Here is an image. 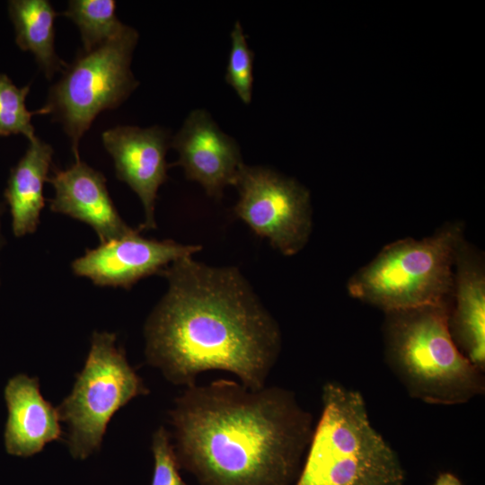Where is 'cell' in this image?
<instances>
[{
	"label": "cell",
	"mask_w": 485,
	"mask_h": 485,
	"mask_svg": "<svg viewBox=\"0 0 485 485\" xmlns=\"http://www.w3.org/2000/svg\"><path fill=\"white\" fill-rule=\"evenodd\" d=\"M170 419L179 467L198 485H294L314 427L292 391L225 379L186 387Z\"/></svg>",
	"instance_id": "7a4b0ae2"
},
{
	"label": "cell",
	"mask_w": 485,
	"mask_h": 485,
	"mask_svg": "<svg viewBox=\"0 0 485 485\" xmlns=\"http://www.w3.org/2000/svg\"><path fill=\"white\" fill-rule=\"evenodd\" d=\"M433 485H463V481L453 472H440Z\"/></svg>",
	"instance_id": "44dd1931"
},
{
	"label": "cell",
	"mask_w": 485,
	"mask_h": 485,
	"mask_svg": "<svg viewBox=\"0 0 485 485\" xmlns=\"http://www.w3.org/2000/svg\"><path fill=\"white\" fill-rule=\"evenodd\" d=\"M4 399L8 409L4 445L8 454L31 456L60 438L57 409L43 398L36 378L22 374L13 376L5 386Z\"/></svg>",
	"instance_id": "5bb4252c"
},
{
	"label": "cell",
	"mask_w": 485,
	"mask_h": 485,
	"mask_svg": "<svg viewBox=\"0 0 485 485\" xmlns=\"http://www.w3.org/2000/svg\"><path fill=\"white\" fill-rule=\"evenodd\" d=\"M161 276L168 288L144 329L148 364L185 388L210 370L231 373L250 389L265 386L281 331L241 270L189 256Z\"/></svg>",
	"instance_id": "6da1fadb"
},
{
	"label": "cell",
	"mask_w": 485,
	"mask_h": 485,
	"mask_svg": "<svg viewBox=\"0 0 485 485\" xmlns=\"http://www.w3.org/2000/svg\"><path fill=\"white\" fill-rule=\"evenodd\" d=\"M138 32L125 25L113 39L90 51L82 49L48 90L35 115H49L61 124L79 158V142L95 118L123 103L138 85L130 64Z\"/></svg>",
	"instance_id": "8992f818"
},
{
	"label": "cell",
	"mask_w": 485,
	"mask_h": 485,
	"mask_svg": "<svg viewBox=\"0 0 485 485\" xmlns=\"http://www.w3.org/2000/svg\"><path fill=\"white\" fill-rule=\"evenodd\" d=\"M18 47L33 54L40 69L50 80L67 66L55 50L57 13L48 0H13L8 4Z\"/></svg>",
	"instance_id": "2e32d148"
},
{
	"label": "cell",
	"mask_w": 485,
	"mask_h": 485,
	"mask_svg": "<svg viewBox=\"0 0 485 485\" xmlns=\"http://www.w3.org/2000/svg\"><path fill=\"white\" fill-rule=\"evenodd\" d=\"M10 170L4 196L10 208L12 230L15 237L33 234L45 207L44 183L52 168L53 148L38 137Z\"/></svg>",
	"instance_id": "9a60e30c"
},
{
	"label": "cell",
	"mask_w": 485,
	"mask_h": 485,
	"mask_svg": "<svg viewBox=\"0 0 485 485\" xmlns=\"http://www.w3.org/2000/svg\"><path fill=\"white\" fill-rule=\"evenodd\" d=\"M234 187L239 198L234 213L256 235L285 256L304 248L313 219L310 194L303 185L265 166L243 164Z\"/></svg>",
	"instance_id": "ba28073f"
},
{
	"label": "cell",
	"mask_w": 485,
	"mask_h": 485,
	"mask_svg": "<svg viewBox=\"0 0 485 485\" xmlns=\"http://www.w3.org/2000/svg\"><path fill=\"white\" fill-rule=\"evenodd\" d=\"M30 84L17 87L5 75L0 74V136L22 135L31 141L37 137L31 123L35 115L26 108Z\"/></svg>",
	"instance_id": "ac0fdd59"
},
{
	"label": "cell",
	"mask_w": 485,
	"mask_h": 485,
	"mask_svg": "<svg viewBox=\"0 0 485 485\" xmlns=\"http://www.w3.org/2000/svg\"><path fill=\"white\" fill-rule=\"evenodd\" d=\"M253 57L242 26L237 21L231 31V50L226 66L225 81L233 87L244 104H250L252 97Z\"/></svg>",
	"instance_id": "d6986e66"
},
{
	"label": "cell",
	"mask_w": 485,
	"mask_h": 485,
	"mask_svg": "<svg viewBox=\"0 0 485 485\" xmlns=\"http://www.w3.org/2000/svg\"><path fill=\"white\" fill-rule=\"evenodd\" d=\"M170 433L158 428L152 439L154 460L152 485H188L181 477Z\"/></svg>",
	"instance_id": "ffe728a7"
},
{
	"label": "cell",
	"mask_w": 485,
	"mask_h": 485,
	"mask_svg": "<svg viewBox=\"0 0 485 485\" xmlns=\"http://www.w3.org/2000/svg\"><path fill=\"white\" fill-rule=\"evenodd\" d=\"M463 227L450 224L431 236L384 246L348 280L350 296L384 313L449 303Z\"/></svg>",
	"instance_id": "5b68a950"
},
{
	"label": "cell",
	"mask_w": 485,
	"mask_h": 485,
	"mask_svg": "<svg viewBox=\"0 0 485 485\" xmlns=\"http://www.w3.org/2000/svg\"><path fill=\"white\" fill-rule=\"evenodd\" d=\"M116 334L94 331L83 370L70 394L57 408L68 429V448L85 459L101 445L107 425L120 408L148 389L116 346Z\"/></svg>",
	"instance_id": "52a82bcc"
},
{
	"label": "cell",
	"mask_w": 485,
	"mask_h": 485,
	"mask_svg": "<svg viewBox=\"0 0 485 485\" xmlns=\"http://www.w3.org/2000/svg\"><path fill=\"white\" fill-rule=\"evenodd\" d=\"M60 14L78 27L84 51L113 39L126 25L116 15L114 0H71Z\"/></svg>",
	"instance_id": "e0dca14e"
},
{
	"label": "cell",
	"mask_w": 485,
	"mask_h": 485,
	"mask_svg": "<svg viewBox=\"0 0 485 485\" xmlns=\"http://www.w3.org/2000/svg\"><path fill=\"white\" fill-rule=\"evenodd\" d=\"M322 410L294 485H405L397 452L374 427L362 393L337 381Z\"/></svg>",
	"instance_id": "3957f363"
},
{
	"label": "cell",
	"mask_w": 485,
	"mask_h": 485,
	"mask_svg": "<svg viewBox=\"0 0 485 485\" xmlns=\"http://www.w3.org/2000/svg\"><path fill=\"white\" fill-rule=\"evenodd\" d=\"M4 212H5V204L0 203V252L5 243L4 236L2 232V216L4 214Z\"/></svg>",
	"instance_id": "7402d4cb"
},
{
	"label": "cell",
	"mask_w": 485,
	"mask_h": 485,
	"mask_svg": "<svg viewBox=\"0 0 485 485\" xmlns=\"http://www.w3.org/2000/svg\"><path fill=\"white\" fill-rule=\"evenodd\" d=\"M450 302L384 313L387 366L410 397L432 405L467 403L485 392L484 372L451 336Z\"/></svg>",
	"instance_id": "277c9868"
},
{
	"label": "cell",
	"mask_w": 485,
	"mask_h": 485,
	"mask_svg": "<svg viewBox=\"0 0 485 485\" xmlns=\"http://www.w3.org/2000/svg\"><path fill=\"white\" fill-rule=\"evenodd\" d=\"M448 313L451 336L464 357L485 372V273L463 241L458 248Z\"/></svg>",
	"instance_id": "4fadbf2b"
},
{
	"label": "cell",
	"mask_w": 485,
	"mask_h": 485,
	"mask_svg": "<svg viewBox=\"0 0 485 485\" xmlns=\"http://www.w3.org/2000/svg\"><path fill=\"white\" fill-rule=\"evenodd\" d=\"M101 140L113 159L117 179L128 184L142 203L145 220L138 229H155L157 192L170 166L165 159L169 133L159 126H117L103 131Z\"/></svg>",
	"instance_id": "30bf717a"
},
{
	"label": "cell",
	"mask_w": 485,
	"mask_h": 485,
	"mask_svg": "<svg viewBox=\"0 0 485 485\" xmlns=\"http://www.w3.org/2000/svg\"><path fill=\"white\" fill-rule=\"evenodd\" d=\"M139 232L137 228L130 234L87 249L72 262L73 272L98 287L130 289L140 279L161 275L175 260L201 250L200 245L145 238Z\"/></svg>",
	"instance_id": "9c48e42d"
},
{
	"label": "cell",
	"mask_w": 485,
	"mask_h": 485,
	"mask_svg": "<svg viewBox=\"0 0 485 485\" xmlns=\"http://www.w3.org/2000/svg\"><path fill=\"white\" fill-rule=\"evenodd\" d=\"M170 146L179 154L172 165L182 167L188 180L199 183L215 198L222 197L226 186H234L244 164L237 142L201 109L188 115Z\"/></svg>",
	"instance_id": "8fae6325"
},
{
	"label": "cell",
	"mask_w": 485,
	"mask_h": 485,
	"mask_svg": "<svg viewBox=\"0 0 485 485\" xmlns=\"http://www.w3.org/2000/svg\"><path fill=\"white\" fill-rule=\"evenodd\" d=\"M49 182L55 191L48 200L53 213L90 225L103 243L135 232L122 219L109 194L106 177L79 158L66 169L54 165Z\"/></svg>",
	"instance_id": "7c38bea8"
}]
</instances>
